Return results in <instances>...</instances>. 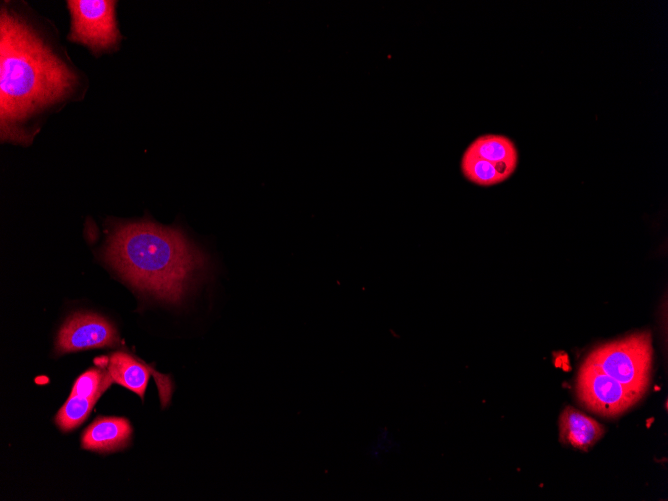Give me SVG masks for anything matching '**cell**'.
Returning <instances> with one entry per match:
<instances>
[{
  "label": "cell",
  "mask_w": 668,
  "mask_h": 501,
  "mask_svg": "<svg viewBox=\"0 0 668 501\" xmlns=\"http://www.w3.org/2000/svg\"><path fill=\"white\" fill-rule=\"evenodd\" d=\"M105 260L134 288L167 303H180L207 270L208 258L178 227L149 220L117 224Z\"/></svg>",
  "instance_id": "6da1fadb"
},
{
  "label": "cell",
  "mask_w": 668,
  "mask_h": 501,
  "mask_svg": "<svg viewBox=\"0 0 668 501\" xmlns=\"http://www.w3.org/2000/svg\"><path fill=\"white\" fill-rule=\"evenodd\" d=\"M76 77L21 19L6 11L0 28V121L3 140L22 142L20 124L64 99Z\"/></svg>",
  "instance_id": "7a4b0ae2"
},
{
  "label": "cell",
  "mask_w": 668,
  "mask_h": 501,
  "mask_svg": "<svg viewBox=\"0 0 668 501\" xmlns=\"http://www.w3.org/2000/svg\"><path fill=\"white\" fill-rule=\"evenodd\" d=\"M586 361L627 388L646 393L651 380L653 347L650 332H636L594 348Z\"/></svg>",
  "instance_id": "3957f363"
},
{
  "label": "cell",
  "mask_w": 668,
  "mask_h": 501,
  "mask_svg": "<svg viewBox=\"0 0 668 501\" xmlns=\"http://www.w3.org/2000/svg\"><path fill=\"white\" fill-rule=\"evenodd\" d=\"M575 390L586 409L604 417L621 415L644 395L622 385L586 360L578 370Z\"/></svg>",
  "instance_id": "277c9868"
},
{
  "label": "cell",
  "mask_w": 668,
  "mask_h": 501,
  "mask_svg": "<svg viewBox=\"0 0 668 501\" xmlns=\"http://www.w3.org/2000/svg\"><path fill=\"white\" fill-rule=\"evenodd\" d=\"M71 14L69 40L86 45L94 53L114 48L120 34L115 19V1H68Z\"/></svg>",
  "instance_id": "5b68a950"
},
{
  "label": "cell",
  "mask_w": 668,
  "mask_h": 501,
  "mask_svg": "<svg viewBox=\"0 0 668 501\" xmlns=\"http://www.w3.org/2000/svg\"><path fill=\"white\" fill-rule=\"evenodd\" d=\"M118 344V332L109 320L98 314L79 312L71 315L60 328L56 352L63 354Z\"/></svg>",
  "instance_id": "8992f818"
},
{
  "label": "cell",
  "mask_w": 668,
  "mask_h": 501,
  "mask_svg": "<svg viewBox=\"0 0 668 501\" xmlns=\"http://www.w3.org/2000/svg\"><path fill=\"white\" fill-rule=\"evenodd\" d=\"M129 421L122 417H100L83 432L81 445L95 452H114L125 448L131 438Z\"/></svg>",
  "instance_id": "52a82bcc"
},
{
  "label": "cell",
  "mask_w": 668,
  "mask_h": 501,
  "mask_svg": "<svg viewBox=\"0 0 668 501\" xmlns=\"http://www.w3.org/2000/svg\"><path fill=\"white\" fill-rule=\"evenodd\" d=\"M605 433V428L583 412L567 406L559 417V441L576 449L587 451Z\"/></svg>",
  "instance_id": "ba28073f"
},
{
  "label": "cell",
  "mask_w": 668,
  "mask_h": 501,
  "mask_svg": "<svg viewBox=\"0 0 668 501\" xmlns=\"http://www.w3.org/2000/svg\"><path fill=\"white\" fill-rule=\"evenodd\" d=\"M103 360L113 382L131 390L143 400L150 375L157 372L123 351L113 352L108 357H103Z\"/></svg>",
  "instance_id": "9c48e42d"
},
{
  "label": "cell",
  "mask_w": 668,
  "mask_h": 501,
  "mask_svg": "<svg viewBox=\"0 0 668 501\" xmlns=\"http://www.w3.org/2000/svg\"><path fill=\"white\" fill-rule=\"evenodd\" d=\"M516 166L515 163H494L466 152L461 159L464 176L480 186H491L506 180Z\"/></svg>",
  "instance_id": "30bf717a"
},
{
  "label": "cell",
  "mask_w": 668,
  "mask_h": 501,
  "mask_svg": "<svg viewBox=\"0 0 668 501\" xmlns=\"http://www.w3.org/2000/svg\"><path fill=\"white\" fill-rule=\"evenodd\" d=\"M465 152L494 163L518 162V152L514 143L503 135L480 136L467 147Z\"/></svg>",
  "instance_id": "8fae6325"
},
{
  "label": "cell",
  "mask_w": 668,
  "mask_h": 501,
  "mask_svg": "<svg viewBox=\"0 0 668 501\" xmlns=\"http://www.w3.org/2000/svg\"><path fill=\"white\" fill-rule=\"evenodd\" d=\"M95 403L96 400L70 394L56 415V424L63 431L75 429L85 421Z\"/></svg>",
  "instance_id": "7c38bea8"
},
{
  "label": "cell",
  "mask_w": 668,
  "mask_h": 501,
  "mask_svg": "<svg viewBox=\"0 0 668 501\" xmlns=\"http://www.w3.org/2000/svg\"><path fill=\"white\" fill-rule=\"evenodd\" d=\"M112 382L107 369L91 368L76 379L70 394L97 401Z\"/></svg>",
  "instance_id": "4fadbf2b"
}]
</instances>
